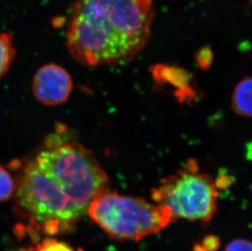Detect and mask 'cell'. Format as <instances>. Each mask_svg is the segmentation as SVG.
<instances>
[{"label": "cell", "mask_w": 252, "mask_h": 251, "mask_svg": "<svg viewBox=\"0 0 252 251\" xmlns=\"http://www.w3.org/2000/svg\"><path fill=\"white\" fill-rule=\"evenodd\" d=\"M154 17L152 0H73L65 44L86 66L128 62L149 42Z\"/></svg>", "instance_id": "obj_1"}, {"label": "cell", "mask_w": 252, "mask_h": 251, "mask_svg": "<svg viewBox=\"0 0 252 251\" xmlns=\"http://www.w3.org/2000/svg\"><path fill=\"white\" fill-rule=\"evenodd\" d=\"M85 215L91 202L107 192L110 180L94 154L78 144H64L43 150L34 160Z\"/></svg>", "instance_id": "obj_2"}, {"label": "cell", "mask_w": 252, "mask_h": 251, "mask_svg": "<svg viewBox=\"0 0 252 251\" xmlns=\"http://www.w3.org/2000/svg\"><path fill=\"white\" fill-rule=\"evenodd\" d=\"M87 213L117 241H140L161 232L175 220L166 206L117 192H105L97 196Z\"/></svg>", "instance_id": "obj_3"}, {"label": "cell", "mask_w": 252, "mask_h": 251, "mask_svg": "<svg viewBox=\"0 0 252 251\" xmlns=\"http://www.w3.org/2000/svg\"><path fill=\"white\" fill-rule=\"evenodd\" d=\"M16 197L32 226L51 236L71 230L84 216L62 187L34 161L26 166L16 188Z\"/></svg>", "instance_id": "obj_4"}, {"label": "cell", "mask_w": 252, "mask_h": 251, "mask_svg": "<svg viewBox=\"0 0 252 251\" xmlns=\"http://www.w3.org/2000/svg\"><path fill=\"white\" fill-rule=\"evenodd\" d=\"M151 195L155 203L169 209L175 220L202 222L213 218L219 197L213 177L201 171L193 159L176 173L163 178Z\"/></svg>", "instance_id": "obj_5"}, {"label": "cell", "mask_w": 252, "mask_h": 251, "mask_svg": "<svg viewBox=\"0 0 252 251\" xmlns=\"http://www.w3.org/2000/svg\"><path fill=\"white\" fill-rule=\"evenodd\" d=\"M72 89L71 76L58 64H46L33 76V95L45 105L53 106L66 101Z\"/></svg>", "instance_id": "obj_6"}, {"label": "cell", "mask_w": 252, "mask_h": 251, "mask_svg": "<svg viewBox=\"0 0 252 251\" xmlns=\"http://www.w3.org/2000/svg\"><path fill=\"white\" fill-rule=\"evenodd\" d=\"M153 75L157 83L169 84L176 88L175 95L180 100H187L194 95V90L190 86V76L180 67L157 64L153 69Z\"/></svg>", "instance_id": "obj_7"}, {"label": "cell", "mask_w": 252, "mask_h": 251, "mask_svg": "<svg viewBox=\"0 0 252 251\" xmlns=\"http://www.w3.org/2000/svg\"><path fill=\"white\" fill-rule=\"evenodd\" d=\"M232 107L236 114L252 117V78H244L236 86L232 98Z\"/></svg>", "instance_id": "obj_8"}, {"label": "cell", "mask_w": 252, "mask_h": 251, "mask_svg": "<svg viewBox=\"0 0 252 251\" xmlns=\"http://www.w3.org/2000/svg\"><path fill=\"white\" fill-rule=\"evenodd\" d=\"M16 56L12 35L0 33V78L7 73Z\"/></svg>", "instance_id": "obj_9"}, {"label": "cell", "mask_w": 252, "mask_h": 251, "mask_svg": "<svg viewBox=\"0 0 252 251\" xmlns=\"http://www.w3.org/2000/svg\"><path fill=\"white\" fill-rule=\"evenodd\" d=\"M16 191L14 180L9 172L0 166V203L7 201Z\"/></svg>", "instance_id": "obj_10"}, {"label": "cell", "mask_w": 252, "mask_h": 251, "mask_svg": "<svg viewBox=\"0 0 252 251\" xmlns=\"http://www.w3.org/2000/svg\"><path fill=\"white\" fill-rule=\"evenodd\" d=\"M32 251H75L65 242H60L54 238H47Z\"/></svg>", "instance_id": "obj_11"}, {"label": "cell", "mask_w": 252, "mask_h": 251, "mask_svg": "<svg viewBox=\"0 0 252 251\" xmlns=\"http://www.w3.org/2000/svg\"><path fill=\"white\" fill-rule=\"evenodd\" d=\"M220 247V241L213 236L205 237L202 243L196 246L194 251H217Z\"/></svg>", "instance_id": "obj_12"}, {"label": "cell", "mask_w": 252, "mask_h": 251, "mask_svg": "<svg viewBox=\"0 0 252 251\" xmlns=\"http://www.w3.org/2000/svg\"><path fill=\"white\" fill-rule=\"evenodd\" d=\"M224 251H252V242L246 239L233 240Z\"/></svg>", "instance_id": "obj_13"}, {"label": "cell", "mask_w": 252, "mask_h": 251, "mask_svg": "<svg viewBox=\"0 0 252 251\" xmlns=\"http://www.w3.org/2000/svg\"><path fill=\"white\" fill-rule=\"evenodd\" d=\"M197 62L201 67L209 66L213 58V53L209 48H202L196 55Z\"/></svg>", "instance_id": "obj_14"}]
</instances>
